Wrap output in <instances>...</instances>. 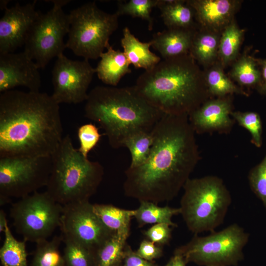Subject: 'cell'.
I'll return each instance as SVG.
<instances>
[{"mask_svg":"<svg viewBox=\"0 0 266 266\" xmlns=\"http://www.w3.org/2000/svg\"><path fill=\"white\" fill-rule=\"evenodd\" d=\"M146 161L125 171V195L156 204L175 198L200 159L195 132L188 115L164 114L151 131Z\"/></svg>","mask_w":266,"mask_h":266,"instance_id":"obj_1","label":"cell"},{"mask_svg":"<svg viewBox=\"0 0 266 266\" xmlns=\"http://www.w3.org/2000/svg\"><path fill=\"white\" fill-rule=\"evenodd\" d=\"M51 95L12 90L0 95V158L51 156L63 136Z\"/></svg>","mask_w":266,"mask_h":266,"instance_id":"obj_2","label":"cell"},{"mask_svg":"<svg viewBox=\"0 0 266 266\" xmlns=\"http://www.w3.org/2000/svg\"><path fill=\"white\" fill-rule=\"evenodd\" d=\"M190 54L161 61L137 78L134 87L163 113L189 115L203 103L209 91Z\"/></svg>","mask_w":266,"mask_h":266,"instance_id":"obj_3","label":"cell"},{"mask_svg":"<svg viewBox=\"0 0 266 266\" xmlns=\"http://www.w3.org/2000/svg\"><path fill=\"white\" fill-rule=\"evenodd\" d=\"M85 101V117L100 125L114 149L124 147L136 134L151 132L165 114L148 103L134 86H97Z\"/></svg>","mask_w":266,"mask_h":266,"instance_id":"obj_4","label":"cell"},{"mask_svg":"<svg viewBox=\"0 0 266 266\" xmlns=\"http://www.w3.org/2000/svg\"><path fill=\"white\" fill-rule=\"evenodd\" d=\"M51 173L46 192L62 205L89 200L104 175L98 161H90L75 148L69 134L63 136L52 155Z\"/></svg>","mask_w":266,"mask_h":266,"instance_id":"obj_5","label":"cell"},{"mask_svg":"<svg viewBox=\"0 0 266 266\" xmlns=\"http://www.w3.org/2000/svg\"><path fill=\"white\" fill-rule=\"evenodd\" d=\"M183 189L179 208L188 230L194 234L214 232L224 222L232 200L223 180L214 175L190 178Z\"/></svg>","mask_w":266,"mask_h":266,"instance_id":"obj_6","label":"cell"},{"mask_svg":"<svg viewBox=\"0 0 266 266\" xmlns=\"http://www.w3.org/2000/svg\"><path fill=\"white\" fill-rule=\"evenodd\" d=\"M70 28L66 48L84 59L100 58L109 44L111 35L118 27L116 13L100 9L95 1L87 2L68 14Z\"/></svg>","mask_w":266,"mask_h":266,"instance_id":"obj_7","label":"cell"},{"mask_svg":"<svg viewBox=\"0 0 266 266\" xmlns=\"http://www.w3.org/2000/svg\"><path fill=\"white\" fill-rule=\"evenodd\" d=\"M249 237L244 229L234 223L206 236L194 234L188 243L176 248L174 254L183 257L186 264L236 266L243 259V250Z\"/></svg>","mask_w":266,"mask_h":266,"instance_id":"obj_8","label":"cell"},{"mask_svg":"<svg viewBox=\"0 0 266 266\" xmlns=\"http://www.w3.org/2000/svg\"><path fill=\"white\" fill-rule=\"evenodd\" d=\"M53 7L46 13H40L27 34L24 51L39 69H43L50 61L64 54L66 48L64 37L68 34L70 22L63 6L70 0H51Z\"/></svg>","mask_w":266,"mask_h":266,"instance_id":"obj_9","label":"cell"},{"mask_svg":"<svg viewBox=\"0 0 266 266\" xmlns=\"http://www.w3.org/2000/svg\"><path fill=\"white\" fill-rule=\"evenodd\" d=\"M63 208L46 191H37L13 203L10 216L24 240L37 243L46 240L60 226Z\"/></svg>","mask_w":266,"mask_h":266,"instance_id":"obj_10","label":"cell"},{"mask_svg":"<svg viewBox=\"0 0 266 266\" xmlns=\"http://www.w3.org/2000/svg\"><path fill=\"white\" fill-rule=\"evenodd\" d=\"M52 165V155L0 158V205L46 186Z\"/></svg>","mask_w":266,"mask_h":266,"instance_id":"obj_11","label":"cell"},{"mask_svg":"<svg viewBox=\"0 0 266 266\" xmlns=\"http://www.w3.org/2000/svg\"><path fill=\"white\" fill-rule=\"evenodd\" d=\"M59 227L63 239L78 243L93 254L115 233L96 214L89 200L63 205Z\"/></svg>","mask_w":266,"mask_h":266,"instance_id":"obj_12","label":"cell"},{"mask_svg":"<svg viewBox=\"0 0 266 266\" xmlns=\"http://www.w3.org/2000/svg\"><path fill=\"white\" fill-rule=\"evenodd\" d=\"M96 68L88 60H72L64 54L57 58L52 71V97L59 104L86 101Z\"/></svg>","mask_w":266,"mask_h":266,"instance_id":"obj_13","label":"cell"},{"mask_svg":"<svg viewBox=\"0 0 266 266\" xmlns=\"http://www.w3.org/2000/svg\"><path fill=\"white\" fill-rule=\"evenodd\" d=\"M36 0L5 8L0 19V53H12L24 45L29 30L40 14Z\"/></svg>","mask_w":266,"mask_h":266,"instance_id":"obj_14","label":"cell"},{"mask_svg":"<svg viewBox=\"0 0 266 266\" xmlns=\"http://www.w3.org/2000/svg\"><path fill=\"white\" fill-rule=\"evenodd\" d=\"M39 68L24 51L0 53V92L19 86L39 92L41 80Z\"/></svg>","mask_w":266,"mask_h":266,"instance_id":"obj_15","label":"cell"},{"mask_svg":"<svg viewBox=\"0 0 266 266\" xmlns=\"http://www.w3.org/2000/svg\"><path fill=\"white\" fill-rule=\"evenodd\" d=\"M232 105L229 100L220 98L208 100L191 113L189 122L196 133H228L233 121L230 117Z\"/></svg>","mask_w":266,"mask_h":266,"instance_id":"obj_16","label":"cell"},{"mask_svg":"<svg viewBox=\"0 0 266 266\" xmlns=\"http://www.w3.org/2000/svg\"><path fill=\"white\" fill-rule=\"evenodd\" d=\"M187 2L203 25L214 29L227 26L234 12L236 1L231 0H194Z\"/></svg>","mask_w":266,"mask_h":266,"instance_id":"obj_17","label":"cell"},{"mask_svg":"<svg viewBox=\"0 0 266 266\" xmlns=\"http://www.w3.org/2000/svg\"><path fill=\"white\" fill-rule=\"evenodd\" d=\"M194 35L192 29H167L154 34L150 41L165 60L189 54Z\"/></svg>","mask_w":266,"mask_h":266,"instance_id":"obj_18","label":"cell"},{"mask_svg":"<svg viewBox=\"0 0 266 266\" xmlns=\"http://www.w3.org/2000/svg\"><path fill=\"white\" fill-rule=\"evenodd\" d=\"M101 54L96 73L104 84L115 87L121 79L132 72L130 63L123 52L115 50L109 44Z\"/></svg>","mask_w":266,"mask_h":266,"instance_id":"obj_19","label":"cell"},{"mask_svg":"<svg viewBox=\"0 0 266 266\" xmlns=\"http://www.w3.org/2000/svg\"><path fill=\"white\" fill-rule=\"evenodd\" d=\"M123 37L121 39L123 52L130 64L135 68H143L148 70L154 67L161 61L160 56L151 52V41H140L126 27L123 30Z\"/></svg>","mask_w":266,"mask_h":266,"instance_id":"obj_20","label":"cell"},{"mask_svg":"<svg viewBox=\"0 0 266 266\" xmlns=\"http://www.w3.org/2000/svg\"><path fill=\"white\" fill-rule=\"evenodd\" d=\"M96 214L103 224L117 235L127 239L130 223L135 210L122 209L109 204H93Z\"/></svg>","mask_w":266,"mask_h":266,"instance_id":"obj_21","label":"cell"},{"mask_svg":"<svg viewBox=\"0 0 266 266\" xmlns=\"http://www.w3.org/2000/svg\"><path fill=\"white\" fill-rule=\"evenodd\" d=\"M183 0H159L157 7L168 29H191L194 9Z\"/></svg>","mask_w":266,"mask_h":266,"instance_id":"obj_22","label":"cell"},{"mask_svg":"<svg viewBox=\"0 0 266 266\" xmlns=\"http://www.w3.org/2000/svg\"><path fill=\"white\" fill-rule=\"evenodd\" d=\"M135 210L134 217L139 227L156 224H166L176 227L177 225L172 222V218L180 212L179 208L160 207L157 204L147 201H140L139 207Z\"/></svg>","mask_w":266,"mask_h":266,"instance_id":"obj_23","label":"cell"},{"mask_svg":"<svg viewBox=\"0 0 266 266\" xmlns=\"http://www.w3.org/2000/svg\"><path fill=\"white\" fill-rule=\"evenodd\" d=\"M4 240L0 249V260L2 266H28L26 241H18L13 235L6 225Z\"/></svg>","mask_w":266,"mask_h":266,"instance_id":"obj_24","label":"cell"},{"mask_svg":"<svg viewBox=\"0 0 266 266\" xmlns=\"http://www.w3.org/2000/svg\"><path fill=\"white\" fill-rule=\"evenodd\" d=\"M62 236H54L50 240L36 243L31 266H64V259L59 248Z\"/></svg>","mask_w":266,"mask_h":266,"instance_id":"obj_25","label":"cell"},{"mask_svg":"<svg viewBox=\"0 0 266 266\" xmlns=\"http://www.w3.org/2000/svg\"><path fill=\"white\" fill-rule=\"evenodd\" d=\"M126 240L114 234L94 253L95 266H117L123 264Z\"/></svg>","mask_w":266,"mask_h":266,"instance_id":"obj_26","label":"cell"},{"mask_svg":"<svg viewBox=\"0 0 266 266\" xmlns=\"http://www.w3.org/2000/svg\"><path fill=\"white\" fill-rule=\"evenodd\" d=\"M219 41L217 34L211 32L194 34L190 54L200 62L208 64L215 58Z\"/></svg>","mask_w":266,"mask_h":266,"instance_id":"obj_27","label":"cell"},{"mask_svg":"<svg viewBox=\"0 0 266 266\" xmlns=\"http://www.w3.org/2000/svg\"><path fill=\"white\" fill-rule=\"evenodd\" d=\"M243 35V31L232 21L225 27L220 39L218 53L221 61L227 64L236 56Z\"/></svg>","mask_w":266,"mask_h":266,"instance_id":"obj_28","label":"cell"},{"mask_svg":"<svg viewBox=\"0 0 266 266\" xmlns=\"http://www.w3.org/2000/svg\"><path fill=\"white\" fill-rule=\"evenodd\" d=\"M159 0H130L119 1L115 12L118 16L129 15L133 18H139L148 22L149 31L153 29V19L151 16L154 7H157Z\"/></svg>","mask_w":266,"mask_h":266,"instance_id":"obj_29","label":"cell"},{"mask_svg":"<svg viewBox=\"0 0 266 266\" xmlns=\"http://www.w3.org/2000/svg\"><path fill=\"white\" fill-rule=\"evenodd\" d=\"M152 143L151 132L136 134L125 142L124 147L129 149L131 156L129 167H136L146 161L150 153Z\"/></svg>","mask_w":266,"mask_h":266,"instance_id":"obj_30","label":"cell"},{"mask_svg":"<svg viewBox=\"0 0 266 266\" xmlns=\"http://www.w3.org/2000/svg\"><path fill=\"white\" fill-rule=\"evenodd\" d=\"M205 81L209 92L214 95L223 97L233 93L245 94L236 86L219 67H214L207 72Z\"/></svg>","mask_w":266,"mask_h":266,"instance_id":"obj_31","label":"cell"},{"mask_svg":"<svg viewBox=\"0 0 266 266\" xmlns=\"http://www.w3.org/2000/svg\"><path fill=\"white\" fill-rule=\"evenodd\" d=\"M63 241L64 266H95L94 255L90 251L71 240Z\"/></svg>","mask_w":266,"mask_h":266,"instance_id":"obj_32","label":"cell"},{"mask_svg":"<svg viewBox=\"0 0 266 266\" xmlns=\"http://www.w3.org/2000/svg\"><path fill=\"white\" fill-rule=\"evenodd\" d=\"M231 74L239 84L247 86L258 83L261 78L255 61L248 56H243L235 63Z\"/></svg>","mask_w":266,"mask_h":266,"instance_id":"obj_33","label":"cell"},{"mask_svg":"<svg viewBox=\"0 0 266 266\" xmlns=\"http://www.w3.org/2000/svg\"><path fill=\"white\" fill-rule=\"evenodd\" d=\"M231 116L238 124L247 130L252 137V142L257 147L262 144V124L259 115L253 112L235 111Z\"/></svg>","mask_w":266,"mask_h":266,"instance_id":"obj_34","label":"cell"},{"mask_svg":"<svg viewBox=\"0 0 266 266\" xmlns=\"http://www.w3.org/2000/svg\"><path fill=\"white\" fill-rule=\"evenodd\" d=\"M80 146L79 151L88 158L89 152L97 145L101 137L98 128L92 123L84 124L77 130Z\"/></svg>","mask_w":266,"mask_h":266,"instance_id":"obj_35","label":"cell"},{"mask_svg":"<svg viewBox=\"0 0 266 266\" xmlns=\"http://www.w3.org/2000/svg\"><path fill=\"white\" fill-rule=\"evenodd\" d=\"M248 179L252 190L266 209V155L261 163L250 171Z\"/></svg>","mask_w":266,"mask_h":266,"instance_id":"obj_36","label":"cell"},{"mask_svg":"<svg viewBox=\"0 0 266 266\" xmlns=\"http://www.w3.org/2000/svg\"><path fill=\"white\" fill-rule=\"evenodd\" d=\"M172 227L166 224H154L143 233L148 240L160 246L168 243L171 237Z\"/></svg>","mask_w":266,"mask_h":266,"instance_id":"obj_37","label":"cell"},{"mask_svg":"<svg viewBox=\"0 0 266 266\" xmlns=\"http://www.w3.org/2000/svg\"><path fill=\"white\" fill-rule=\"evenodd\" d=\"M136 254L145 260L152 262L163 255L162 248L148 239L142 240L139 246Z\"/></svg>","mask_w":266,"mask_h":266,"instance_id":"obj_38","label":"cell"},{"mask_svg":"<svg viewBox=\"0 0 266 266\" xmlns=\"http://www.w3.org/2000/svg\"><path fill=\"white\" fill-rule=\"evenodd\" d=\"M124 266H158L154 263L144 260L126 244L124 254Z\"/></svg>","mask_w":266,"mask_h":266,"instance_id":"obj_39","label":"cell"},{"mask_svg":"<svg viewBox=\"0 0 266 266\" xmlns=\"http://www.w3.org/2000/svg\"><path fill=\"white\" fill-rule=\"evenodd\" d=\"M172 266H185L186 263L184 259L181 255L174 254V256L170 259Z\"/></svg>","mask_w":266,"mask_h":266,"instance_id":"obj_40","label":"cell"},{"mask_svg":"<svg viewBox=\"0 0 266 266\" xmlns=\"http://www.w3.org/2000/svg\"><path fill=\"white\" fill-rule=\"evenodd\" d=\"M5 213L3 209L0 210V232H4L7 224Z\"/></svg>","mask_w":266,"mask_h":266,"instance_id":"obj_41","label":"cell"},{"mask_svg":"<svg viewBox=\"0 0 266 266\" xmlns=\"http://www.w3.org/2000/svg\"><path fill=\"white\" fill-rule=\"evenodd\" d=\"M262 66V74L264 79L263 90L266 93V61L261 62Z\"/></svg>","mask_w":266,"mask_h":266,"instance_id":"obj_42","label":"cell"},{"mask_svg":"<svg viewBox=\"0 0 266 266\" xmlns=\"http://www.w3.org/2000/svg\"><path fill=\"white\" fill-rule=\"evenodd\" d=\"M165 266H172V262L171 259H170L168 262Z\"/></svg>","mask_w":266,"mask_h":266,"instance_id":"obj_43","label":"cell"},{"mask_svg":"<svg viewBox=\"0 0 266 266\" xmlns=\"http://www.w3.org/2000/svg\"><path fill=\"white\" fill-rule=\"evenodd\" d=\"M124 266V263H123V264H121V265H120L119 266Z\"/></svg>","mask_w":266,"mask_h":266,"instance_id":"obj_44","label":"cell"},{"mask_svg":"<svg viewBox=\"0 0 266 266\" xmlns=\"http://www.w3.org/2000/svg\"><path fill=\"white\" fill-rule=\"evenodd\" d=\"M220 266L211 265V266Z\"/></svg>","mask_w":266,"mask_h":266,"instance_id":"obj_45","label":"cell"}]
</instances>
